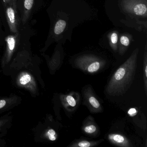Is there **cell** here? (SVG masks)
Instances as JSON below:
<instances>
[{
  "label": "cell",
  "instance_id": "1",
  "mask_svg": "<svg viewBox=\"0 0 147 147\" xmlns=\"http://www.w3.org/2000/svg\"><path fill=\"white\" fill-rule=\"evenodd\" d=\"M60 7L53 21L48 44L57 42L64 44L72 40L74 29L92 19L95 11L88 0H59Z\"/></svg>",
  "mask_w": 147,
  "mask_h": 147
},
{
  "label": "cell",
  "instance_id": "2",
  "mask_svg": "<svg viewBox=\"0 0 147 147\" xmlns=\"http://www.w3.org/2000/svg\"><path fill=\"white\" fill-rule=\"evenodd\" d=\"M138 51V48L134 50L129 57L112 76L106 88L108 95L122 96L130 88L135 79Z\"/></svg>",
  "mask_w": 147,
  "mask_h": 147
},
{
  "label": "cell",
  "instance_id": "3",
  "mask_svg": "<svg viewBox=\"0 0 147 147\" xmlns=\"http://www.w3.org/2000/svg\"><path fill=\"white\" fill-rule=\"evenodd\" d=\"M147 0H119L120 12L123 15L129 16L131 21H136L137 24L147 28V23L140 19L146 20L147 18Z\"/></svg>",
  "mask_w": 147,
  "mask_h": 147
},
{
  "label": "cell",
  "instance_id": "4",
  "mask_svg": "<svg viewBox=\"0 0 147 147\" xmlns=\"http://www.w3.org/2000/svg\"><path fill=\"white\" fill-rule=\"evenodd\" d=\"M106 61L101 57L93 54H84L76 57V66L82 71L94 74L105 66Z\"/></svg>",
  "mask_w": 147,
  "mask_h": 147
},
{
  "label": "cell",
  "instance_id": "5",
  "mask_svg": "<svg viewBox=\"0 0 147 147\" xmlns=\"http://www.w3.org/2000/svg\"><path fill=\"white\" fill-rule=\"evenodd\" d=\"M84 103L92 113H98L103 111L101 104L96 98L92 88L87 86L82 91Z\"/></svg>",
  "mask_w": 147,
  "mask_h": 147
},
{
  "label": "cell",
  "instance_id": "6",
  "mask_svg": "<svg viewBox=\"0 0 147 147\" xmlns=\"http://www.w3.org/2000/svg\"><path fill=\"white\" fill-rule=\"evenodd\" d=\"M16 0H13L6 6L7 20L11 32L19 33V18Z\"/></svg>",
  "mask_w": 147,
  "mask_h": 147
},
{
  "label": "cell",
  "instance_id": "7",
  "mask_svg": "<svg viewBox=\"0 0 147 147\" xmlns=\"http://www.w3.org/2000/svg\"><path fill=\"white\" fill-rule=\"evenodd\" d=\"M19 40V33L7 36L5 38L6 50L5 57V61L8 62L11 60L15 51Z\"/></svg>",
  "mask_w": 147,
  "mask_h": 147
},
{
  "label": "cell",
  "instance_id": "8",
  "mask_svg": "<svg viewBox=\"0 0 147 147\" xmlns=\"http://www.w3.org/2000/svg\"><path fill=\"white\" fill-rule=\"evenodd\" d=\"M107 138L113 144L122 147H130L132 146L130 141L125 136L119 133L109 134Z\"/></svg>",
  "mask_w": 147,
  "mask_h": 147
},
{
  "label": "cell",
  "instance_id": "9",
  "mask_svg": "<svg viewBox=\"0 0 147 147\" xmlns=\"http://www.w3.org/2000/svg\"><path fill=\"white\" fill-rule=\"evenodd\" d=\"M74 93L71 92L66 95L61 96L62 104L64 107L69 111H74L78 105V99H76L75 98Z\"/></svg>",
  "mask_w": 147,
  "mask_h": 147
},
{
  "label": "cell",
  "instance_id": "10",
  "mask_svg": "<svg viewBox=\"0 0 147 147\" xmlns=\"http://www.w3.org/2000/svg\"><path fill=\"white\" fill-rule=\"evenodd\" d=\"M85 121V123H83L82 130L86 134L92 136L98 132V127L91 116L88 117Z\"/></svg>",
  "mask_w": 147,
  "mask_h": 147
},
{
  "label": "cell",
  "instance_id": "11",
  "mask_svg": "<svg viewBox=\"0 0 147 147\" xmlns=\"http://www.w3.org/2000/svg\"><path fill=\"white\" fill-rule=\"evenodd\" d=\"M35 0H23V9L22 21L25 25L30 18Z\"/></svg>",
  "mask_w": 147,
  "mask_h": 147
},
{
  "label": "cell",
  "instance_id": "12",
  "mask_svg": "<svg viewBox=\"0 0 147 147\" xmlns=\"http://www.w3.org/2000/svg\"><path fill=\"white\" fill-rule=\"evenodd\" d=\"M18 82L20 85L31 90L35 88V82L32 76L28 73H22L20 76Z\"/></svg>",
  "mask_w": 147,
  "mask_h": 147
},
{
  "label": "cell",
  "instance_id": "13",
  "mask_svg": "<svg viewBox=\"0 0 147 147\" xmlns=\"http://www.w3.org/2000/svg\"><path fill=\"white\" fill-rule=\"evenodd\" d=\"M130 36L123 34L120 36L119 39L118 50L119 54L121 55H124L130 44Z\"/></svg>",
  "mask_w": 147,
  "mask_h": 147
},
{
  "label": "cell",
  "instance_id": "14",
  "mask_svg": "<svg viewBox=\"0 0 147 147\" xmlns=\"http://www.w3.org/2000/svg\"><path fill=\"white\" fill-rule=\"evenodd\" d=\"M103 139L97 141H90L84 140H78L69 145L70 147H92L97 146L103 142Z\"/></svg>",
  "mask_w": 147,
  "mask_h": 147
},
{
  "label": "cell",
  "instance_id": "15",
  "mask_svg": "<svg viewBox=\"0 0 147 147\" xmlns=\"http://www.w3.org/2000/svg\"><path fill=\"white\" fill-rule=\"evenodd\" d=\"M108 38L110 47L113 51L117 52L118 50L119 32L117 31L111 32L108 35Z\"/></svg>",
  "mask_w": 147,
  "mask_h": 147
},
{
  "label": "cell",
  "instance_id": "16",
  "mask_svg": "<svg viewBox=\"0 0 147 147\" xmlns=\"http://www.w3.org/2000/svg\"><path fill=\"white\" fill-rule=\"evenodd\" d=\"M143 61V79L145 94L147 95V45H145Z\"/></svg>",
  "mask_w": 147,
  "mask_h": 147
},
{
  "label": "cell",
  "instance_id": "17",
  "mask_svg": "<svg viewBox=\"0 0 147 147\" xmlns=\"http://www.w3.org/2000/svg\"><path fill=\"white\" fill-rule=\"evenodd\" d=\"M46 135L51 141H54L56 139V133L53 129H49L46 133Z\"/></svg>",
  "mask_w": 147,
  "mask_h": 147
},
{
  "label": "cell",
  "instance_id": "18",
  "mask_svg": "<svg viewBox=\"0 0 147 147\" xmlns=\"http://www.w3.org/2000/svg\"><path fill=\"white\" fill-rule=\"evenodd\" d=\"M6 101L5 100L2 99L0 100V109L4 107L6 105Z\"/></svg>",
  "mask_w": 147,
  "mask_h": 147
},
{
  "label": "cell",
  "instance_id": "19",
  "mask_svg": "<svg viewBox=\"0 0 147 147\" xmlns=\"http://www.w3.org/2000/svg\"><path fill=\"white\" fill-rule=\"evenodd\" d=\"M13 0H3V3L5 6L6 7L9 3H11Z\"/></svg>",
  "mask_w": 147,
  "mask_h": 147
}]
</instances>
